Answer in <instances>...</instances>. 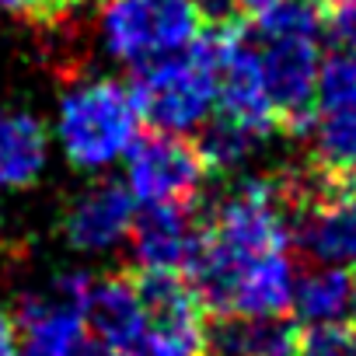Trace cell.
Wrapping results in <instances>:
<instances>
[{
  "label": "cell",
  "mask_w": 356,
  "mask_h": 356,
  "mask_svg": "<svg viewBox=\"0 0 356 356\" xmlns=\"http://www.w3.org/2000/svg\"><path fill=\"white\" fill-rule=\"evenodd\" d=\"M297 328L283 318H220L210 328V356H293Z\"/></svg>",
  "instance_id": "14"
},
{
  "label": "cell",
  "mask_w": 356,
  "mask_h": 356,
  "mask_svg": "<svg viewBox=\"0 0 356 356\" xmlns=\"http://www.w3.org/2000/svg\"><path fill=\"white\" fill-rule=\"evenodd\" d=\"M129 91L140 119L157 133L182 136L200 129L217 105V67L210 35L203 32L186 53L136 67Z\"/></svg>",
  "instance_id": "3"
},
{
  "label": "cell",
  "mask_w": 356,
  "mask_h": 356,
  "mask_svg": "<svg viewBox=\"0 0 356 356\" xmlns=\"http://www.w3.org/2000/svg\"><path fill=\"white\" fill-rule=\"evenodd\" d=\"M353 307V276L342 266L314 262L293 283V311L304 325L342 321Z\"/></svg>",
  "instance_id": "15"
},
{
  "label": "cell",
  "mask_w": 356,
  "mask_h": 356,
  "mask_svg": "<svg viewBox=\"0 0 356 356\" xmlns=\"http://www.w3.org/2000/svg\"><path fill=\"white\" fill-rule=\"evenodd\" d=\"M276 4H280V0H234V8H238L241 15H248V18H259V15L273 11Z\"/></svg>",
  "instance_id": "24"
},
{
  "label": "cell",
  "mask_w": 356,
  "mask_h": 356,
  "mask_svg": "<svg viewBox=\"0 0 356 356\" xmlns=\"http://www.w3.org/2000/svg\"><path fill=\"white\" fill-rule=\"evenodd\" d=\"M207 175L200 147L175 133L136 136L126 154V189L143 207H193Z\"/></svg>",
  "instance_id": "5"
},
{
  "label": "cell",
  "mask_w": 356,
  "mask_h": 356,
  "mask_svg": "<svg viewBox=\"0 0 356 356\" xmlns=\"http://www.w3.org/2000/svg\"><path fill=\"white\" fill-rule=\"evenodd\" d=\"M140 122V108L126 84L108 77L77 81L60 98L56 140L77 171H102L129 154Z\"/></svg>",
  "instance_id": "2"
},
{
  "label": "cell",
  "mask_w": 356,
  "mask_h": 356,
  "mask_svg": "<svg viewBox=\"0 0 356 356\" xmlns=\"http://www.w3.org/2000/svg\"><path fill=\"white\" fill-rule=\"evenodd\" d=\"M193 4H196L200 15H203L207 22H213V25H227L231 15L238 11V8H234V0H193Z\"/></svg>",
  "instance_id": "22"
},
{
  "label": "cell",
  "mask_w": 356,
  "mask_h": 356,
  "mask_svg": "<svg viewBox=\"0 0 356 356\" xmlns=\"http://www.w3.org/2000/svg\"><path fill=\"white\" fill-rule=\"evenodd\" d=\"M84 318H88V328L98 335V342L136 349L143 335V318H147L136 276L119 273V276L95 280L84 304Z\"/></svg>",
  "instance_id": "11"
},
{
  "label": "cell",
  "mask_w": 356,
  "mask_h": 356,
  "mask_svg": "<svg viewBox=\"0 0 356 356\" xmlns=\"http://www.w3.org/2000/svg\"><path fill=\"white\" fill-rule=\"evenodd\" d=\"M74 356H143L140 349H122V346H105V342H84Z\"/></svg>",
  "instance_id": "23"
},
{
  "label": "cell",
  "mask_w": 356,
  "mask_h": 356,
  "mask_svg": "<svg viewBox=\"0 0 356 356\" xmlns=\"http://www.w3.org/2000/svg\"><path fill=\"white\" fill-rule=\"evenodd\" d=\"M22 353V335L15 325V314L0 311V356H18Z\"/></svg>",
  "instance_id": "21"
},
{
  "label": "cell",
  "mask_w": 356,
  "mask_h": 356,
  "mask_svg": "<svg viewBox=\"0 0 356 356\" xmlns=\"http://www.w3.org/2000/svg\"><path fill=\"white\" fill-rule=\"evenodd\" d=\"M74 8H81V0H0V11L29 22H60Z\"/></svg>",
  "instance_id": "20"
},
{
  "label": "cell",
  "mask_w": 356,
  "mask_h": 356,
  "mask_svg": "<svg viewBox=\"0 0 356 356\" xmlns=\"http://www.w3.org/2000/svg\"><path fill=\"white\" fill-rule=\"evenodd\" d=\"M18 356H22V353H18Z\"/></svg>",
  "instance_id": "27"
},
{
  "label": "cell",
  "mask_w": 356,
  "mask_h": 356,
  "mask_svg": "<svg viewBox=\"0 0 356 356\" xmlns=\"http://www.w3.org/2000/svg\"><path fill=\"white\" fill-rule=\"evenodd\" d=\"M203 234V220L193 207H143L129 231V252L140 273L182 276Z\"/></svg>",
  "instance_id": "8"
},
{
  "label": "cell",
  "mask_w": 356,
  "mask_h": 356,
  "mask_svg": "<svg viewBox=\"0 0 356 356\" xmlns=\"http://www.w3.org/2000/svg\"><path fill=\"white\" fill-rule=\"evenodd\" d=\"M335 108H356V56L353 53H328L318 63V84H314V112H335Z\"/></svg>",
  "instance_id": "17"
},
{
  "label": "cell",
  "mask_w": 356,
  "mask_h": 356,
  "mask_svg": "<svg viewBox=\"0 0 356 356\" xmlns=\"http://www.w3.org/2000/svg\"><path fill=\"white\" fill-rule=\"evenodd\" d=\"M22 356H74L84 346L88 318L56 283L49 293H25L15 311Z\"/></svg>",
  "instance_id": "10"
},
{
  "label": "cell",
  "mask_w": 356,
  "mask_h": 356,
  "mask_svg": "<svg viewBox=\"0 0 356 356\" xmlns=\"http://www.w3.org/2000/svg\"><path fill=\"white\" fill-rule=\"evenodd\" d=\"M307 168L328 182H342L356 171V108L314 112L304 126Z\"/></svg>",
  "instance_id": "13"
},
{
  "label": "cell",
  "mask_w": 356,
  "mask_h": 356,
  "mask_svg": "<svg viewBox=\"0 0 356 356\" xmlns=\"http://www.w3.org/2000/svg\"><path fill=\"white\" fill-rule=\"evenodd\" d=\"M311 4H332V0H311Z\"/></svg>",
  "instance_id": "26"
},
{
  "label": "cell",
  "mask_w": 356,
  "mask_h": 356,
  "mask_svg": "<svg viewBox=\"0 0 356 356\" xmlns=\"http://www.w3.org/2000/svg\"><path fill=\"white\" fill-rule=\"evenodd\" d=\"M262 143V136L248 126H241L238 119L217 112L213 119L203 122V136H200V154H203V164L210 175H224V171H234L238 164L248 161V154Z\"/></svg>",
  "instance_id": "16"
},
{
  "label": "cell",
  "mask_w": 356,
  "mask_h": 356,
  "mask_svg": "<svg viewBox=\"0 0 356 356\" xmlns=\"http://www.w3.org/2000/svg\"><path fill=\"white\" fill-rule=\"evenodd\" d=\"M143 356H210V325L193 283L178 273H140Z\"/></svg>",
  "instance_id": "6"
},
{
  "label": "cell",
  "mask_w": 356,
  "mask_h": 356,
  "mask_svg": "<svg viewBox=\"0 0 356 356\" xmlns=\"http://www.w3.org/2000/svg\"><path fill=\"white\" fill-rule=\"evenodd\" d=\"M252 35L259 42L262 84L280 129L304 133L307 119L314 115V84L321 63L318 4H311V0H280L273 11L255 18Z\"/></svg>",
  "instance_id": "1"
},
{
  "label": "cell",
  "mask_w": 356,
  "mask_h": 356,
  "mask_svg": "<svg viewBox=\"0 0 356 356\" xmlns=\"http://www.w3.org/2000/svg\"><path fill=\"white\" fill-rule=\"evenodd\" d=\"M293 356H356V325L349 321L307 325L304 332H297Z\"/></svg>",
  "instance_id": "18"
},
{
  "label": "cell",
  "mask_w": 356,
  "mask_h": 356,
  "mask_svg": "<svg viewBox=\"0 0 356 356\" xmlns=\"http://www.w3.org/2000/svg\"><path fill=\"white\" fill-rule=\"evenodd\" d=\"M293 245L321 266H356V200L332 186L293 210Z\"/></svg>",
  "instance_id": "9"
},
{
  "label": "cell",
  "mask_w": 356,
  "mask_h": 356,
  "mask_svg": "<svg viewBox=\"0 0 356 356\" xmlns=\"http://www.w3.org/2000/svg\"><path fill=\"white\" fill-rule=\"evenodd\" d=\"M136 220V200L122 182L102 178V182L88 186L84 193H77L70 200V207L63 210L60 231L67 238L70 248L77 252H108L119 248Z\"/></svg>",
  "instance_id": "7"
},
{
  "label": "cell",
  "mask_w": 356,
  "mask_h": 356,
  "mask_svg": "<svg viewBox=\"0 0 356 356\" xmlns=\"http://www.w3.org/2000/svg\"><path fill=\"white\" fill-rule=\"evenodd\" d=\"M203 22L193 0H108L102 11V39L115 60L143 67L186 53L203 35Z\"/></svg>",
  "instance_id": "4"
},
{
  "label": "cell",
  "mask_w": 356,
  "mask_h": 356,
  "mask_svg": "<svg viewBox=\"0 0 356 356\" xmlns=\"http://www.w3.org/2000/svg\"><path fill=\"white\" fill-rule=\"evenodd\" d=\"M49 157L46 126L22 108L0 105V189H25L42 175Z\"/></svg>",
  "instance_id": "12"
},
{
  "label": "cell",
  "mask_w": 356,
  "mask_h": 356,
  "mask_svg": "<svg viewBox=\"0 0 356 356\" xmlns=\"http://www.w3.org/2000/svg\"><path fill=\"white\" fill-rule=\"evenodd\" d=\"M325 8L328 11L321 18V32H328L335 49L356 56V0H332Z\"/></svg>",
  "instance_id": "19"
},
{
  "label": "cell",
  "mask_w": 356,
  "mask_h": 356,
  "mask_svg": "<svg viewBox=\"0 0 356 356\" xmlns=\"http://www.w3.org/2000/svg\"><path fill=\"white\" fill-rule=\"evenodd\" d=\"M349 276H353V307H349V314L356 318V273H349Z\"/></svg>",
  "instance_id": "25"
}]
</instances>
